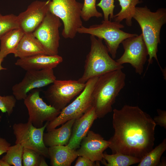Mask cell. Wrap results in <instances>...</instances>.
Here are the masks:
<instances>
[{"mask_svg": "<svg viewBox=\"0 0 166 166\" xmlns=\"http://www.w3.org/2000/svg\"><path fill=\"white\" fill-rule=\"evenodd\" d=\"M113 136L109 140L112 154L119 152L141 160L153 148L156 124L138 106L124 105L114 109Z\"/></svg>", "mask_w": 166, "mask_h": 166, "instance_id": "obj_1", "label": "cell"}, {"mask_svg": "<svg viewBox=\"0 0 166 166\" xmlns=\"http://www.w3.org/2000/svg\"><path fill=\"white\" fill-rule=\"evenodd\" d=\"M125 79L122 69L99 76L92 93L93 106L97 118H102L112 111V105L124 86Z\"/></svg>", "mask_w": 166, "mask_h": 166, "instance_id": "obj_2", "label": "cell"}, {"mask_svg": "<svg viewBox=\"0 0 166 166\" xmlns=\"http://www.w3.org/2000/svg\"><path fill=\"white\" fill-rule=\"evenodd\" d=\"M133 18L138 22L142 32L144 41L148 51L149 58L147 70L156 59L162 70L157 57L158 46L160 43V33L162 26L166 23V9H158L152 12L146 6L136 7Z\"/></svg>", "mask_w": 166, "mask_h": 166, "instance_id": "obj_3", "label": "cell"}, {"mask_svg": "<svg viewBox=\"0 0 166 166\" xmlns=\"http://www.w3.org/2000/svg\"><path fill=\"white\" fill-rule=\"evenodd\" d=\"M90 49L85 61L84 73L78 81L85 83L90 79L108 72L124 68L109 54L103 40L90 35Z\"/></svg>", "mask_w": 166, "mask_h": 166, "instance_id": "obj_4", "label": "cell"}, {"mask_svg": "<svg viewBox=\"0 0 166 166\" xmlns=\"http://www.w3.org/2000/svg\"><path fill=\"white\" fill-rule=\"evenodd\" d=\"M83 5L76 0H49V11L62 21L61 34L65 38L73 39L82 26L81 13Z\"/></svg>", "mask_w": 166, "mask_h": 166, "instance_id": "obj_5", "label": "cell"}, {"mask_svg": "<svg viewBox=\"0 0 166 166\" xmlns=\"http://www.w3.org/2000/svg\"><path fill=\"white\" fill-rule=\"evenodd\" d=\"M124 26L115 21L103 20L99 24H94L86 27L83 26L77 30V33L88 34L104 39L109 53L113 59L116 57L119 45L125 39L136 36V34L125 32L121 30Z\"/></svg>", "mask_w": 166, "mask_h": 166, "instance_id": "obj_6", "label": "cell"}, {"mask_svg": "<svg viewBox=\"0 0 166 166\" xmlns=\"http://www.w3.org/2000/svg\"><path fill=\"white\" fill-rule=\"evenodd\" d=\"M99 77L91 78L86 82L85 88L79 95L62 109L56 118L48 123L46 128V131L69 120L79 118L93 106L92 93Z\"/></svg>", "mask_w": 166, "mask_h": 166, "instance_id": "obj_7", "label": "cell"}, {"mask_svg": "<svg viewBox=\"0 0 166 166\" xmlns=\"http://www.w3.org/2000/svg\"><path fill=\"white\" fill-rule=\"evenodd\" d=\"M85 85L78 80L56 79L44 94L50 105L61 111L81 92Z\"/></svg>", "mask_w": 166, "mask_h": 166, "instance_id": "obj_8", "label": "cell"}, {"mask_svg": "<svg viewBox=\"0 0 166 166\" xmlns=\"http://www.w3.org/2000/svg\"><path fill=\"white\" fill-rule=\"evenodd\" d=\"M49 122L39 128L31 123H15L13 126V133L15 137V144H19L23 148L34 150L44 157L49 158L48 148L44 142L43 136L45 129Z\"/></svg>", "mask_w": 166, "mask_h": 166, "instance_id": "obj_9", "label": "cell"}, {"mask_svg": "<svg viewBox=\"0 0 166 166\" xmlns=\"http://www.w3.org/2000/svg\"><path fill=\"white\" fill-rule=\"evenodd\" d=\"M60 19L49 11L44 19L33 32L48 55H58L60 39Z\"/></svg>", "mask_w": 166, "mask_h": 166, "instance_id": "obj_10", "label": "cell"}, {"mask_svg": "<svg viewBox=\"0 0 166 166\" xmlns=\"http://www.w3.org/2000/svg\"><path fill=\"white\" fill-rule=\"evenodd\" d=\"M24 103L28 112V121L37 128L42 127L45 122L53 120L61 112L45 102L40 97L38 90L28 94L24 100Z\"/></svg>", "mask_w": 166, "mask_h": 166, "instance_id": "obj_11", "label": "cell"}, {"mask_svg": "<svg viewBox=\"0 0 166 166\" xmlns=\"http://www.w3.org/2000/svg\"><path fill=\"white\" fill-rule=\"evenodd\" d=\"M121 43L124 49L123 55L116 60L120 65L129 63L136 73L141 75L147 60L148 51L142 34L128 38Z\"/></svg>", "mask_w": 166, "mask_h": 166, "instance_id": "obj_12", "label": "cell"}, {"mask_svg": "<svg viewBox=\"0 0 166 166\" xmlns=\"http://www.w3.org/2000/svg\"><path fill=\"white\" fill-rule=\"evenodd\" d=\"M56 80L53 69L27 71L22 81L13 86V95L17 100H24L31 90L52 84Z\"/></svg>", "mask_w": 166, "mask_h": 166, "instance_id": "obj_13", "label": "cell"}, {"mask_svg": "<svg viewBox=\"0 0 166 166\" xmlns=\"http://www.w3.org/2000/svg\"><path fill=\"white\" fill-rule=\"evenodd\" d=\"M49 0L34 1L17 16L19 28L25 33H33L41 23L49 11Z\"/></svg>", "mask_w": 166, "mask_h": 166, "instance_id": "obj_14", "label": "cell"}, {"mask_svg": "<svg viewBox=\"0 0 166 166\" xmlns=\"http://www.w3.org/2000/svg\"><path fill=\"white\" fill-rule=\"evenodd\" d=\"M110 144L101 135L89 130L81 141L79 148L76 150L78 156L86 157L93 162L101 161L104 151Z\"/></svg>", "mask_w": 166, "mask_h": 166, "instance_id": "obj_15", "label": "cell"}, {"mask_svg": "<svg viewBox=\"0 0 166 166\" xmlns=\"http://www.w3.org/2000/svg\"><path fill=\"white\" fill-rule=\"evenodd\" d=\"M97 118L95 109L93 106L81 117L76 119L72 126L70 139L67 145L68 147L74 150L79 148L81 141Z\"/></svg>", "mask_w": 166, "mask_h": 166, "instance_id": "obj_16", "label": "cell"}, {"mask_svg": "<svg viewBox=\"0 0 166 166\" xmlns=\"http://www.w3.org/2000/svg\"><path fill=\"white\" fill-rule=\"evenodd\" d=\"M62 61L63 58L58 54H38L19 58L15 64L26 71L38 70L53 69Z\"/></svg>", "mask_w": 166, "mask_h": 166, "instance_id": "obj_17", "label": "cell"}, {"mask_svg": "<svg viewBox=\"0 0 166 166\" xmlns=\"http://www.w3.org/2000/svg\"><path fill=\"white\" fill-rule=\"evenodd\" d=\"M75 119L69 120L62 124L58 128H56L44 133L43 140L47 147L55 145H66L70 139L72 126Z\"/></svg>", "mask_w": 166, "mask_h": 166, "instance_id": "obj_18", "label": "cell"}, {"mask_svg": "<svg viewBox=\"0 0 166 166\" xmlns=\"http://www.w3.org/2000/svg\"><path fill=\"white\" fill-rule=\"evenodd\" d=\"M13 54L14 57L19 58L38 54L47 55L33 33L24 34Z\"/></svg>", "mask_w": 166, "mask_h": 166, "instance_id": "obj_19", "label": "cell"}, {"mask_svg": "<svg viewBox=\"0 0 166 166\" xmlns=\"http://www.w3.org/2000/svg\"><path fill=\"white\" fill-rule=\"evenodd\" d=\"M48 153L52 166H70L78 156L76 150L67 145L49 147Z\"/></svg>", "mask_w": 166, "mask_h": 166, "instance_id": "obj_20", "label": "cell"}, {"mask_svg": "<svg viewBox=\"0 0 166 166\" xmlns=\"http://www.w3.org/2000/svg\"><path fill=\"white\" fill-rule=\"evenodd\" d=\"M25 33L20 28L9 31L0 38V57L3 59L14 52Z\"/></svg>", "mask_w": 166, "mask_h": 166, "instance_id": "obj_21", "label": "cell"}, {"mask_svg": "<svg viewBox=\"0 0 166 166\" xmlns=\"http://www.w3.org/2000/svg\"><path fill=\"white\" fill-rule=\"evenodd\" d=\"M121 7V10L116 14L114 15V21L120 23L125 20L128 26H132V19L136 11V6L142 1L140 0H118Z\"/></svg>", "mask_w": 166, "mask_h": 166, "instance_id": "obj_22", "label": "cell"}, {"mask_svg": "<svg viewBox=\"0 0 166 166\" xmlns=\"http://www.w3.org/2000/svg\"><path fill=\"white\" fill-rule=\"evenodd\" d=\"M140 160L139 159L121 153L108 154L105 152L101 162L106 166H129L138 163Z\"/></svg>", "mask_w": 166, "mask_h": 166, "instance_id": "obj_23", "label": "cell"}, {"mask_svg": "<svg viewBox=\"0 0 166 166\" xmlns=\"http://www.w3.org/2000/svg\"><path fill=\"white\" fill-rule=\"evenodd\" d=\"M166 150V139L153 148L138 163V166H157L160 164V159Z\"/></svg>", "mask_w": 166, "mask_h": 166, "instance_id": "obj_24", "label": "cell"}, {"mask_svg": "<svg viewBox=\"0 0 166 166\" xmlns=\"http://www.w3.org/2000/svg\"><path fill=\"white\" fill-rule=\"evenodd\" d=\"M23 150V147L19 144L10 146L2 159L10 166H22Z\"/></svg>", "mask_w": 166, "mask_h": 166, "instance_id": "obj_25", "label": "cell"}, {"mask_svg": "<svg viewBox=\"0 0 166 166\" xmlns=\"http://www.w3.org/2000/svg\"><path fill=\"white\" fill-rule=\"evenodd\" d=\"M18 28L17 16L13 14L3 15L0 13V38L10 30Z\"/></svg>", "mask_w": 166, "mask_h": 166, "instance_id": "obj_26", "label": "cell"}, {"mask_svg": "<svg viewBox=\"0 0 166 166\" xmlns=\"http://www.w3.org/2000/svg\"><path fill=\"white\" fill-rule=\"evenodd\" d=\"M96 0H84L81 9V19L87 22L93 17H102V14L96 8Z\"/></svg>", "mask_w": 166, "mask_h": 166, "instance_id": "obj_27", "label": "cell"}, {"mask_svg": "<svg viewBox=\"0 0 166 166\" xmlns=\"http://www.w3.org/2000/svg\"><path fill=\"white\" fill-rule=\"evenodd\" d=\"M42 156L34 150L23 148L22 165L23 166H39Z\"/></svg>", "mask_w": 166, "mask_h": 166, "instance_id": "obj_28", "label": "cell"}, {"mask_svg": "<svg viewBox=\"0 0 166 166\" xmlns=\"http://www.w3.org/2000/svg\"><path fill=\"white\" fill-rule=\"evenodd\" d=\"M17 100L14 95L4 96L0 95V110L10 116L13 111Z\"/></svg>", "mask_w": 166, "mask_h": 166, "instance_id": "obj_29", "label": "cell"}, {"mask_svg": "<svg viewBox=\"0 0 166 166\" xmlns=\"http://www.w3.org/2000/svg\"><path fill=\"white\" fill-rule=\"evenodd\" d=\"M114 2V0H101L96 5L102 9L104 20H108L109 15L110 21L113 19L114 9L115 7Z\"/></svg>", "mask_w": 166, "mask_h": 166, "instance_id": "obj_30", "label": "cell"}, {"mask_svg": "<svg viewBox=\"0 0 166 166\" xmlns=\"http://www.w3.org/2000/svg\"><path fill=\"white\" fill-rule=\"evenodd\" d=\"M158 115L155 117L153 119L157 124L166 128V112L164 110L158 109Z\"/></svg>", "mask_w": 166, "mask_h": 166, "instance_id": "obj_31", "label": "cell"}, {"mask_svg": "<svg viewBox=\"0 0 166 166\" xmlns=\"http://www.w3.org/2000/svg\"><path fill=\"white\" fill-rule=\"evenodd\" d=\"M77 160L74 165L75 166H99V162L96 164L95 162H93L89 159L84 156H78Z\"/></svg>", "mask_w": 166, "mask_h": 166, "instance_id": "obj_32", "label": "cell"}, {"mask_svg": "<svg viewBox=\"0 0 166 166\" xmlns=\"http://www.w3.org/2000/svg\"><path fill=\"white\" fill-rule=\"evenodd\" d=\"M10 144L5 139L0 137V156L6 153Z\"/></svg>", "mask_w": 166, "mask_h": 166, "instance_id": "obj_33", "label": "cell"}, {"mask_svg": "<svg viewBox=\"0 0 166 166\" xmlns=\"http://www.w3.org/2000/svg\"><path fill=\"white\" fill-rule=\"evenodd\" d=\"M44 157L42 156V157L39 166H48V165L46 163Z\"/></svg>", "mask_w": 166, "mask_h": 166, "instance_id": "obj_34", "label": "cell"}, {"mask_svg": "<svg viewBox=\"0 0 166 166\" xmlns=\"http://www.w3.org/2000/svg\"><path fill=\"white\" fill-rule=\"evenodd\" d=\"M0 166H10L6 162L0 159Z\"/></svg>", "mask_w": 166, "mask_h": 166, "instance_id": "obj_35", "label": "cell"}, {"mask_svg": "<svg viewBox=\"0 0 166 166\" xmlns=\"http://www.w3.org/2000/svg\"><path fill=\"white\" fill-rule=\"evenodd\" d=\"M3 60V59L0 57V71L2 70H6V68L3 67L2 65V63Z\"/></svg>", "mask_w": 166, "mask_h": 166, "instance_id": "obj_36", "label": "cell"}]
</instances>
